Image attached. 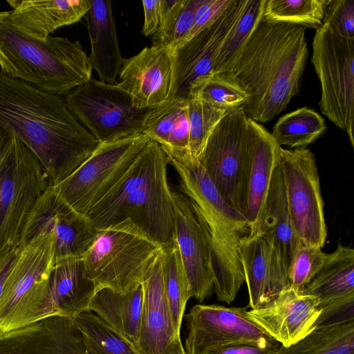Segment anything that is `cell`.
Here are the masks:
<instances>
[{
	"instance_id": "obj_1",
	"label": "cell",
	"mask_w": 354,
	"mask_h": 354,
	"mask_svg": "<svg viewBox=\"0 0 354 354\" xmlns=\"http://www.w3.org/2000/svg\"><path fill=\"white\" fill-rule=\"evenodd\" d=\"M0 128L35 155L51 187L75 171L100 143L75 117L62 96L1 71Z\"/></svg>"
},
{
	"instance_id": "obj_2",
	"label": "cell",
	"mask_w": 354,
	"mask_h": 354,
	"mask_svg": "<svg viewBox=\"0 0 354 354\" xmlns=\"http://www.w3.org/2000/svg\"><path fill=\"white\" fill-rule=\"evenodd\" d=\"M306 28L261 20L236 55L227 74L248 94V118L269 122L298 94L308 49Z\"/></svg>"
},
{
	"instance_id": "obj_3",
	"label": "cell",
	"mask_w": 354,
	"mask_h": 354,
	"mask_svg": "<svg viewBox=\"0 0 354 354\" xmlns=\"http://www.w3.org/2000/svg\"><path fill=\"white\" fill-rule=\"evenodd\" d=\"M169 160L149 140L123 177L87 214L96 230L131 220L162 248L176 242L175 205Z\"/></svg>"
},
{
	"instance_id": "obj_4",
	"label": "cell",
	"mask_w": 354,
	"mask_h": 354,
	"mask_svg": "<svg viewBox=\"0 0 354 354\" xmlns=\"http://www.w3.org/2000/svg\"><path fill=\"white\" fill-rule=\"evenodd\" d=\"M0 68L4 75L63 96L91 79L93 68L79 41L24 33L9 11H0Z\"/></svg>"
},
{
	"instance_id": "obj_5",
	"label": "cell",
	"mask_w": 354,
	"mask_h": 354,
	"mask_svg": "<svg viewBox=\"0 0 354 354\" xmlns=\"http://www.w3.org/2000/svg\"><path fill=\"white\" fill-rule=\"evenodd\" d=\"M177 172L181 192L198 209L210 238L214 292L230 304L245 282L240 243L250 228L245 218L222 198L200 164L189 158L167 157Z\"/></svg>"
},
{
	"instance_id": "obj_6",
	"label": "cell",
	"mask_w": 354,
	"mask_h": 354,
	"mask_svg": "<svg viewBox=\"0 0 354 354\" xmlns=\"http://www.w3.org/2000/svg\"><path fill=\"white\" fill-rule=\"evenodd\" d=\"M162 248L131 220L98 230L83 257L86 277L96 291L126 293L142 283Z\"/></svg>"
},
{
	"instance_id": "obj_7",
	"label": "cell",
	"mask_w": 354,
	"mask_h": 354,
	"mask_svg": "<svg viewBox=\"0 0 354 354\" xmlns=\"http://www.w3.org/2000/svg\"><path fill=\"white\" fill-rule=\"evenodd\" d=\"M48 185L35 155L8 134L0 149V253L19 246L26 221Z\"/></svg>"
},
{
	"instance_id": "obj_8",
	"label": "cell",
	"mask_w": 354,
	"mask_h": 354,
	"mask_svg": "<svg viewBox=\"0 0 354 354\" xmlns=\"http://www.w3.org/2000/svg\"><path fill=\"white\" fill-rule=\"evenodd\" d=\"M20 248L0 297V333L41 319L53 266V235H38Z\"/></svg>"
},
{
	"instance_id": "obj_9",
	"label": "cell",
	"mask_w": 354,
	"mask_h": 354,
	"mask_svg": "<svg viewBox=\"0 0 354 354\" xmlns=\"http://www.w3.org/2000/svg\"><path fill=\"white\" fill-rule=\"evenodd\" d=\"M311 62L321 84L322 113L348 135L354 146V39L322 26L315 30Z\"/></svg>"
},
{
	"instance_id": "obj_10",
	"label": "cell",
	"mask_w": 354,
	"mask_h": 354,
	"mask_svg": "<svg viewBox=\"0 0 354 354\" xmlns=\"http://www.w3.org/2000/svg\"><path fill=\"white\" fill-rule=\"evenodd\" d=\"M150 139L144 133L100 142L70 176L53 187L66 203L87 215L123 177Z\"/></svg>"
},
{
	"instance_id": "obj_11",
	"label": "cell",
	"mask_w": 354,
	"mask_h": 354,
	"mask_svg": "<svg viewBox=\"0 0 354 354\" xmlns=\"http://www.w3.org/2000/svg\"><path fill=\"white\" fill-rule=\"evenodd\" d=\"M281 170L293 230L302 245L322 247L327 230L324 203L314 153L307 149L279 147Z\"/></svg>"
},
{
	"instance_id": "obj_12",
	"label": "cell",
	"mask_w": 354,
	"mask_h": 354,
	"mask_svg": "<svg viewBox=\"0 0 354 354\" xmlns=\"http://www.w3.org/2000/svg\"><path fill=\"white\" fill-rule=\"evenodd\" d=\"M65 100L77 120L99 142L142 133L147 110L136 108L131 95L118 84L91 78L68 93Z\"/></svg>"
},
{
	"instance_id": "obj_13",
	"label": "cell",
	"mask_w": 354,
	"mask_h": 354,
	"mask_svg": "<svg viewBox=\"0 0 354 354\" xmlns=\"http://www.w3.org/2000/svg\"><path fill=\"white\" fill-rule=\"evenodd\" d=\"M247 120L243 106L228 112L208 138L200 160L222 198L242 215Z\"/></svg>"
},
{
	"instance_id": "obj_14",
	"label": "cell",
	"mask_w": 354,
	"mask_h": 354,
	"mask_svg": "<svg viewBox=\"0 0 354 354\" xmlns=\"http://www.w3.org/2000/svg\"><path fill=\"white\" fill-rule=\"evenodd\" d=\"M48 233L53 235L54 266L66 259L83 258L98 230L87 215L74 209L48 185L26 221L19 247L38 235Z\"/></svg>"
},
{
	"instance_id": "obj_15",
	"label": "cell",
	"mask_w": 354,
	"mask_h": 354,
	"mask_svg": "<svg viewBox=\"0 0 354 354\" xmlns=\"http://www.w3.org/2000/svg\"><path fill=\"white\" fill-rule=\"evenodd\" d=\"M246 307L197 304L185 315L187 334L186 354H203L234 343H261L272 340L248 316Z\"/></svg>"
},
{
	"instance_id": "obj_16",
	"label": "cell",
	"mask_w": 354,
	"mask_h": 354,
	"mask_svg": "<svg viewBox=\"0 0 354 354\" xmlns=\"http://www.w3.org/2000/svg\"><path fill=\"white\" fill-rule=\"evenodd\" d=\"M173 197L176 242L192 297L203 302L214 292L209 235L204 219L189 198L176 191H173Z\"/></svg>"
},
{
	"instance_id": "obj_17",
	"label": "cell",
	"mask_w": 354,
	"mask_h": 354,
	"mask_svg": "<svg viewBox=\"0 0 354 354\" xmlns=\"http://www.w3.org/2000/svg\"><path fill=\"white\" fill-rule=\"evenodd\" d=\"M245 2L246 0H231L212 25L174 50L171 98L187 97L198 81L212 74L217 55L240 17Z\"/></svg>"
},
{
	"instance_id": "obj_18",
	"label": "cell",
	"mask_w": 354,
	"mask_h": 354,
	"mask_svg": "<svg viewBox=\"0 0 354 354\" xmlns=\"http://www.w3.org/2000/svg\"><path fill=\"white\" fill-rule=\"evenodd\" d=\"M118 86L131 97L140 110L157 107L171 98L174 79V50L160 44L145 47L123 59Z\"/></svg>"
},
{
	"instance_id": "obj_19",
	"label": "cell",
	"mask_w": 354,
	"mask_h": 354,
	"mask_svg": "<svg viewBox=\"0 0 354 354\" xmlns=\"http://www.w3.org/2000/svg\"><path fill=\"white\" fill-rule=\"evenodd\" d=\"M319 299L287 286L269 303L248 310V317L283 347L301 340L317 326Z\"/></svg>"
},
{
	"instance_id": "obj_20",
	"label": "cell",
	"mask_w": 354,
	"mask_h": 354,
	"mask_svg": "<svg viewBox=\"0 0 354 354\" xmlns=\"http://www.w3.org/2000/svg\"><path fill=\"white\" fill-rule=\"evenodd\" d=\"M162 251L141 283L142 311L136 351L138 354H186L165 293Z\"/></svg>"
},
{
	"instance_id": "obj_21",
	"label": "cell",
	"mask_w": 354,
	"mask_h": 354,
	"mask_svg": "<svg viewBox=\"0 0 354 354\" xmlns=\"http://www.w3.org/2000/svg\"><path fill=\"white\" fill-rule=\"evenodd\" d=\"M279 146L261 123L248 118L243 185V216L250 233L257 228L267 198Z\"/></svg>"
},
{
	"instance_id": "obj_22",
	"label": "cell",
	"mask_w": 354,
	"mask_h": 354,
	"mask_svg": "<svg viewBox=\"0 0 354 354\" xmlns=\"http://www.w3.org/2000/svg\"><path fill=\"white\" fill-rule=\"evenodd\" d=\"M0 354H87L73 319L50 316L0 333Z\"/></svg>"
},
{
	"instance_id": "obj_23",
	"label": "cell",
	"mask_w": 354,
	"mask_h": 354,
	"mask_svg": "<svg viewBox=\"0 0 354 354\" xmlns=\"http://www.w3.org/2000/svg\"><path fill=\"white\" fill-rule=\"evenodd\" d=\"M240 256L252 309L265 306L288 286V273L272 243L259 234L240 243Z\"/></svg>"
},
{
	"instance_id": "obj_24",
	"label": "cell",
	"mask_w": 354,
	"mask_h": 354,
	"mask_svg": "<svg viewBox=\"0 0 354 354\" xmlns=\"http://www.w3.org/2000/svg\"><path fill=\"white\" fill-rule=\"evenodd\" d=\"M302 292L319 299L322 313L317 326L325 324L341 310L353 308L354 250L339 244L333 253L328 254L320 271Z\"/></svg>"
},
{
	"instance_id": "obj_25",
	"label": "cell",
	"mask_w": 354,
	"mask_h": 354,
	"mask_svg": "<svg viewBox=\"0 0 354 354\" xmlns=\"http://www.w3.org/2000/svg\"><path fill=\"white\" fill-rule=\"evenodd\" d=\"M96 292L93 282L85 274L83 258L55 264L48 279L41 319L56 315L74 319L88 310Z\"/></svg>"
},
{
	"instance_id": "obj_26",
	"label": "cell",
	"mask_w": 354,
	"mask_h": 354,
	"mask_svg": "<svg viewBox=\"0 0 354 354\" xmlns=\"http://www.w3.org/2000/svg\"><path fill=\"white\" fill-rule=\"evenodd\" d=\"M13 22L26 35L45 39L55 30L80 21L91 0H9Z\"/></svg>"
},
{
	"instance_id": "obj_27",
	"label": "cell",
	"mask_w": 354,
	"mask_h": 354,
	"mask_svg": "<svg viewBox=\"0 0 354 354\" xmlns=\"http://www.w3.org/2000/svg\"><path fill=\"white\" fill-rule=\"evenodd\" d=\"M256 233L264 236L272 243L288 274L301 243L293 230L283 177L277 159L259 223L250 234Z\"/></svg>"
},
{
	"instance_id": "obj_28",
	"label": "cell",
	"mask_w": 354,
	"mask_h": 354,
	"mask_svg": "<svg viewBox=\"0 0 354 354\" xmlns=\"http://www.w3.org/2000/svg\"><path fill=\"white\" fill-rule=\"evenodd\" d=\"M86 13L91 51L90 64L99 81L117 84L124 58L122 57L111 0H91Z\"/></svg>"
},
{
	"instance_id": "obj_29",
	"label": "cell",
	"mask_w": 354,
	"mask_h": 354,
	"mask_svg": "<svg viewBox=\"0 0 354 354\" xmlns=\"http://www.w3.org/2000/svg\"><path fill=\"white\" fill-rule=\"evenodd\" d=\"M142 133L158 143L167 157L190 158L187 98L174 97L147 110Z\"/></svg>"
},
{
	"instance_id": "obj_30",
	"label": "cell",
	"mask_w": 354,
	"mask_h": 354,
	"mask_svg": "<svg viewBox=\"0 0 354 354\" xmlns=\"http://www.w3.org/2000/svg\"><path fill=\"white\" fill-rule=\"evenodd\" d=\"M143 290L139 285L126 293L102 288L94 295L88 310L93 311L136 350L141 322Z\"/></svg>"
},
{
	"instance_id": "obj_31",
	"label": "cell",
	"mask_w": 354,
	"mask_h": 354,
	"mask_svg": "<svg viewBox=\"0 0 354 354\" xmlns=\"http://www.w3.org/2000/svg\"><path fill=\"white\" fill-rule=\"evenodd\" d=\"M275 354H354V319L318 325L297 343L280 346Z\"/></svg>"
},
{
	"instance_id": "obj_32",
	"label": "cell",
	"mask_w": 354,
	"mask_h": 354,
	"mask_svg": "<svg viewBox=\"0 0 354 354\" xmlns=\"http://www.w3.org/2000/svg\"><path fill=\"white\" fill-rule=\"evenodd\" d=\"M325 120L307 106L288 113L277 121L271 135L278 146L305 149L326 131Z\"/></svg>"
},
{
	"instance_id": "obj_33",
	"label": "cell",
	"mask_w": 354,
	"mask_h": 354,
	"mask_svg": "<svg viewBox=\"0 0 354 354\" xmlns=\"http://www.w3.org/2000/svg\"><path fill=\"white\" fill-rule=\"evenodd\" d=\"M162 257L165 293L175 326L180 332L186 304L192 295L176 242L162 248Z\"/></svg>"
},
{
	"instance_id": "obj_34",
	"label": "cell",
	"mask_w": 354,
	"mask_h": 354,
	"mask_svg": "<svg viewBox=\"0 0 354 354\" xmlns=\"http://www.w3.org/2000/svg\"><path fill=\"white\" fill-rule=\"evenodd\" d=\"M328 0H266L261 20L315 28L322 26Z\"/></svg>"
},
{
	"instance_id": "obj_35",
	"label": "cell",
	"mask_w": 354,
	"mask_h": 354,
	"mask_svg": "<svg viewBox=\"0 0 354 354\" xmlns=\"http://www.w3.org/2000/svg\"><path fill=\"white\" fill-rule=\"evenodd\" d=\"M74 321L82 335L87 354H138L93 311L82 313Z\"/></svg>"
},
{
	"instance_id": "obj_36",
	"label": "cell",
	"mask_w": 354,
	"mask_h": 354,
	"mask_svg": "<svg viewBox=\"0 0 354 354\" xmlns=\"http://www.w3.org/2000/svg\"><path fill=\"white\" fill-rule=\"evenodd\" d=\"M199 0H165L162 26L152 36L153 44L175 50L187 41L193 28Z\"/></svg>"
},
{
	"instance_id": "obj_37",
	"label": "cell",
	"mask_w": 354,
	"mask_h": 354,
	"mask_svg": "<svg viewBox=\"0 0 354 354\" xmlns=\"http://www.w3.org/2000/svg\"><path fill=\"white\" fill-rule=\"evenodd\" d=\"M265 1L246 0L240 17L227 35L217 55L212 74L228 73L236 55L260 21Z\"/></svg>"
},
{
	"instance_id": "obj_38",
	"label": "cell",
	"mask_w": 354,
	"mask_h": 354,
	"mask_svg": "<svg viewBox=\"0 0 354 354\" xmlns=\"http://www.w3.org/2000/svg\"><path fill=\"white\" fill-rule=\"evenodd\" d=\"M187 98L190 122L189 156L192 162L200 164L208 138L230 110L213 106L196 94H191Z\"/></svg>"
},
{
	"instance_id": "obj_39",
	"label": "cell",
	"mask_w": 354,
	"mask_h": 354,
	"mask_svg": "<svg viewBox=\"0 0 354 354\" xmlns=\"http://www.w3.org/2000/svg\"><path fill=\"white\" fill-rule=\"evenodd\" d=\"M191 94L197 95L213 106L230 111L243 106L248 99L246 92L230 76L220 73L198 81L189 95Z\"/></svg>"
},
{
	"instance_id": "obj_40",
	"label": "cell",
	"mask_w": 354,
	"mask_h": 354,
	"mask_svg": "<svg viewBox=\"0 0 354 354\" xmlns=\"http://www.w3.org/2000/svg\"><path fill=\"white\" fill-rule=\"evenodd\" d=\"M327 257L322 248L301 243L288 274V285L302 291L320 271Z\"/></svg>"
},
{
	"instance_id": "obj_41",
	"label": "cell",
	"mask_w": 354,
	"mask_h": 354,
	"mask_svg": "<svg viewBox=\"0 0 354 354\" xmlns=\"http://www.w3.org/2000/svg\"><path fill=\"white\" fill-rule=\"evenodd\" d=\"M322 26L339 37L354 39V1L328 0Z\"/></svg>"
},
{
	"instance_id": "obj_42",
	"label": "cell",
	"mask_w": 354,
	"mask_h": 354,
	"mask_svg": "<svg viewBox=\"0 0 354 354\" xmlns=\"http://www.w3.org/2000/svg\"><path fill=\"white\" fill-rule=\"evenodd\" d=\"M230 1L231 0H199L195 12L194 26L187 41L212 25Z\"/></svg>"
},
{
	"instance_id": "obj_43",
	"label": "cell",
	"mask_w": 354,
	"mask_h": 354,
	"mask_svg": "<svg viewBox=\"0 0 354 354\" xmlns=\"http://www.w3.org/2000/svg\"><path fill=\"white\" fill-rule=\"evenodd\" d=\"M280 346L274 339L261 343L239 342L223 345L203 354H275Z\"/></svg>"
},
{
	"instance_id": "obj_44",
	"label": "cell",
	"mask_w": 354,
	"mask_h": 354,
	"mask_svg": "<svg viewBox=\"0 0 354 354\" xmlns=\"http://www.w3.org/2000/svg\"><path fill=\"white\" fill-rule=\"evenodd\" d=\"M144 24L142 33L145 37L153 36L160 29L165 10V0L142 1Z\"/></svg>"
},
{
	"instance_id": "obj_45",
	"label": "cell",
	"mask_w": 354,
	"mask_h": 354,
	"mask_svg": "<svg viewBox=\"0 0 354 354\" xmlns=\"http://www.w3.org/2000/svg\"><path fill=\"white\" fill-rule=\"evenodd\" d=\"M21 248L14 246L5 250L0 253V297L3 290L4 283L11 270L15 259L17 258Z\"/></svg>"
},
{
	"instance_id": "obj_46",
	"label": "cell",
	"mask_w": 354,
	"mask_h": 354,
	"mask_svg": "<svg viewBox=\"0 0 354 354\" xmlns=\"http://www.w3.org/2000/svg\"><path fill=\"white\" fill-rule=\"evenodd\" d=\"M8 134L5 131L0 128V149L6 139Z\"/></svg>"
}]
</instances>
